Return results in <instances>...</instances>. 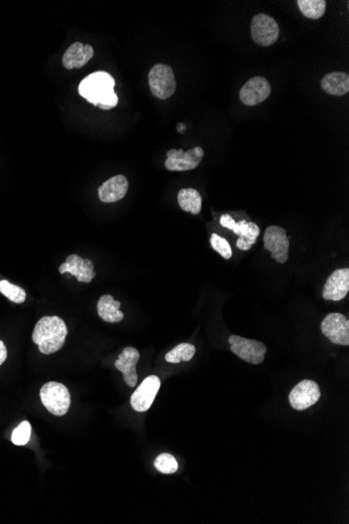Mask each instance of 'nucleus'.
<instances>
[{
	"label": "nucleus",
	"instance_id": "obj_1",
	"mask_svg": "<svg viewBox=\"0 0 349 524\" xmlns=\"http://www.w3.org/2000/svg\"><path fill=\"white\" fill-rule=\"evenodd\" d=\"M115 81L110 73L98 71L80 82L79 93L89 103L104 111L118 106V96L114 91Z\"/></svg>",
	"mask_w": 349,
	"mask_h": 524
},
{
	"label": "nucleus",
	"instance_id": "obj_2",
	"mask_svg": "<svg viewBox=\"0 0 349 524\" xmlns=\"http://www.w3.org/2000/svg\"><path fill=\"white\" fill-rule=\"evenodd\" d=\"M67 333L68 330L62 318L44 317L33 329V341L39 346L42 354L51 355L60 351L64 346Z\"/></svg>",
	"mask_w": 349,
	"mask_h": 524
},
{
	"label": "nucleus",
	"instance_id": "obj_3",
	"mask_svg": "<svg viewBox=\"0 0 349 524\" xmlns=\"http://www.w3.org/2000/svg\"><path fill=\"white\" fill-rule=\"evenodd\" d=\"M42 404L53 416H62L71 407V394L65 385L59 382H48L40 391Z\"/></svg>",
	"mask_w": 349,
	"mask_h": 524
},
{
	"label": "nucleus",
	"instance_id": "obj_4",
	"mask_svg": "<svg viewBox=\"0 0 349 524\" xmlns=\"http://www.w3.org/2000/svg\"><path fill=\"white\" fill-rule=\"evenodd\" d=\"M149 84L152 93L160 100H167L177 88L173 68L169 65L156 64L149 73Z\"/></svg>",
	"mask_w": 349,
	"mask_h": 524
},
{
	"label": "nucleus",
	"instance_id": "obj_5",
	"mask_svg": "<svg viewBox=\"0 0 349 524\" xmlns=\"http://www.w3.org/2000/svg\"><path fill=\"white\" fill-rule=\"evenodd\" d=\"M228 341L231 346L230 349L232 353L247 364H263L265 360L267 346L263 342L247 339L238 335L230 336Z\"/></svg>",
	"mask_w": 349,
	"mask_h": 524
},
{
	"label": "nucleus",
	"instance_id": "obj_6",
	"mask_svg": "<svg viewBox=\"0 0 349 524\" xmlns=\"http://www.w3.org/2000/svg\"><path fill=\"white\" fill-rule=\"evenodd\" d=\"M251 37L261 46H271L279 37L276 20L267 14H259L251 21Z\"/></svg>",
	"mask_w": 349,
	"mask_h": 524
},
{
	"label": "nucleus",
	"instance_id": "obj_7",
	"mask_svg": "<svg viewBox=\"0 0 349 524\" xmlns=\"http://www.w3.org/2000/svg\"><path fill=\"white\" fill-rule=\"evenodd\" d=\"M264 247L272 254L273 259L279 264H285L288 259L290 241L285 228L269 226L264 236Z\"/></svg>",
	"mask_w": 349,
	"mask_h": 524
},
{
	"label": "nucleus",
	"instance_id": "obj_8",
	"mask_svg": "<svg viewBox=\"0 0 349 524\" xmlns=\"http://www.w3.org/2000/svg\"><path fill=\"white\" fill-rule=\"evenodd\" d=\"M204 156V151L201 147H194V149L189 150L187 152L183 150H170L167 153V160H165V168L169 171H189V170L196 169L200 165Z\"/></svg>",
	"mask_w": 349,
	"mask_h": 524
},
{
	"label": "nucleus",
	"instance_id": "obj_9",
	"mask_svg": "<svg viewBox=\"0 0 349 524\" xmlns=\"http://www.w3.org/2000/svg\"><path fill=\"white\" fill-rule=\"evenodd\" d=\"M321 397L319 386L312 380L299 382L288 396L291 406L296 411H306L316 404Z\"/></svg>",
	"mask_w": 349,
	"mask_h": 524
},
{
	"label": "nucleus",
	"instance_id": "obj_10",
	"mask_svg": "<svg viewBox=\"0 0 349 524\" xmlns=\"http://www.w3.org/2000/svg\"><path fill=\"white\" fill-rule=\"evenodd\" d=\"M321 331L333 344L339 346L349 344V322L341 313H330L324 318Z\"/></svg>",
	"mask_w": 349,
	"mask_h": 524
},
{
	"label": "nucleus",
	"instance_id": "obj_11",
	"mask_svg": "<svg viewBox=\"0 0 349 524\" xmlns=\"http://www.w3.org/2000/svg\"><path fill=\"white\" fill-rule=\"evenodd\" d=\"M160 384V379L157 376H149L145 378L132 395L131 405L134 411L137 413H145L149 411L157 396Z\"/></svg>",
	"mask_w": 349,
	"mask_h": 524
},
{
	"label": "nucleus",
	"instance_id": "obj_12",
	"mask_svg": "<svg viewBox=\"0 0 349 524\" xmlns=\"http://www.w3.org/2000/svg\"><path fill=\"white\" fill-rule=\"evenodd\" d=\"M271 95L269 81L264 77L248 80L239 91V98L247 106H255L267 100Z\"/></svg>",
	"mask_w": 349,
	"mask_h": 524
},
{
	"label": "nucleus",
	"instance_id": "obj_13",
	"mask_svg": "<svg viewBox=\"0 0 349 524\" xmlns=\"http://www.w3.org/2000/svg\"><path fill=\"white\" fill-rule=\"evenodd\" d=\"M349 291V269H337L326 281L323 288V299L326 301L339 302L348 295Z\"/></svg>",
	"mask_w": 349,
	"mask_h": 524
},
{
	"label": "nucleus",
	"instance_id": "obj_14",
	"mask_svg": "<svg viewBox=\"0 0 349 524\" xmlns=\"http://www.w3.org/2000/svg\"><path fill=\"white\" fill-rule=\"evenodd\" d=\"M140 354L135 348L127 346L123 349L122 354L118 356L115 361V367L122 371L125 382L130 387H135L137 384L138 376L136 371V364L140 360Z\"/></svg>",
	"mask_w": 349,
	"mask_h": 524
},
{
	"label": "nucleus",
	"instance_id": "obj_15",
	"mask_svg": "<svg viewBox=\"0 0 349 524\" xmlns=\"http://www.w3.org/2000/svg\"><path fill=\"white\" fill-rule=\"evenodd\" d=\"M129 183L126 177L116 175L98 187V197L105 203L118 202L126 196Z\"/></svg>",
	"mask_w": 349,
	"mask_h": 524
},
{
	"label": "nucleus",
	"instance_id": "obj_16",
	"mask_svg": "<svg viewBox=\"0 0 349 524\" xmlns=\"http://www.w3.org/2000/svg\"><path fill=\"white\" fill-rule=\"evenodd\" d=\"M93 55H95V51H93V46H89V44L75 42L65 51L63 56L64 67L69 69V71L80 68L93 59Z\"/></svg>",
	"mask_w": 349,
	"mask_h": 524
},
{
	"label": "nucleus",
	"instance_id": "obj_17",
	"mask_svg": "<svg viewBox=\"0 0 349 524\" xmlns=\"http://www.w3.org/2000/svg\"><path fill=\"white\" fill-rule=\"evenodd\" d=\"M232 232L238 235L239 239L236 241V246L239 250L247 252L251 250L252 246L256 243V240L261 234L259 225L254 222H246L241 220L236 223Z\"/></svg>",
	"mask_w": 349,
	"mask_h": 524
},
{
	"label": "nucleus",
	"instance_id": "obj_18",
	"mask_svg": "<svg viewBox=\"0 0 349 524\" xmlns=\"http://www.w3.org/2000/svg\"><path fill=\"white\" fill-rule=\"evenodd\" d=\"M321 87L328 95L341 96L349 91V76L343 71L328 73L321 81Z\"/></svg>",
	"mask_w": 349,
	"mask_h": 524
},
{
	"label": "nucleus",
	"instance_id": "obj_19",
	"mask_svg": "<svg viewBox=\"0 0 349 524\" xmlns=\"http://www.w3.org/2000/svg\"><path fill=\"white\" fill-rule=\"evenodd\" d=\"M120 308V302L114 301L111 295H104L98 302V317L107 322H120L124 318V313Z\"/></svg>",
	"mask_w": 349,
	"mask_h": 524
},
{
	"label": "nucleus",
	"instance_id": "obj_20",
	"mask_svg": "<svg viewBox=\"0 0 349 524\" xmlns=\"http://www.w3.org/2000/svg\"><path fill=\"white\" fill-rule=\"evenodd\" d=\"M179 207L184 212L198 215L202 210V197L200 192L194 189H181L178 192Z\"/></svg>",
	"mask_w": 349,
	"mask_h": 524
},
{
	"label": "nucleus",
	"instance_id": "obj_21",
	"mask_svg": "<svg viewBox=\"0 0 349 524\" xmlns=\"http://www.w3.org/2000/svg\"><path fill=\"white\" fill-rule=\"evenodd\" d=\"M297 4L302 14L310 19H319L325 13L326 1L324 0H298Z\"/></svg>",
	"mask_w": 349,
	"mask_h": 524
},
{
	"label": "nucleus",
	"instance_id": "obj_22",
	"mask_svg": "<svg viewBox=\"0 0 349 524\" xmlns=\"http://www.w3.org/2000/svg\"><path fill=\"white\" fill-rule=\"evenodd\" d=\"M196 354V348L192 344H181L174 346L165 355V360L169 364H180L182 361H191Z\"/></svg>",
	"mask_w": 349,
	"mask_h": 524
},
{
	"label": "nucleus",
	"instance_id": "obj_23",
	"mask_svg": "<svg viewBox=\"0 0 349 524\" xmlns=\"http://www.w3.org/2000/svg\"><path fill=\"white\" fill-rule=\"evenodd\" d=\"M0 292L15 304H22L26 302V293L19 286L13 285L8 281H0Z\"/></svg>",
	"mask_w": 349,
	"mask_h": 524
},
{
	"label": "nucleus",
	"instance_id": "obj_24",
	"mask_svg": "<svg viewBox=\"0 0 349 524\" xmlns=\"http://www.w3.org/2000/svg\"><path fill=\"white\" fill-rule=\"evenodd\" d=\"M154 466L160 473L173 474L178 470V463L173 456L169 453H162L157 456Z\"/></svg>",
	"mask_w": 349,
	"mask_h": 524
},
{
	"label": "nucleus",
	"instance_id": "obj_25",
	"mask_svg": "<svg viewBox=\"0 0 349 524\" xmlns=\"http://www.w3.org/2000/svg\"><path fill=\"white\" fill-rule=\"evenodd\" d=\"M32 427L28 421H24L14 429L12 433L13 444L16 446H26L30 442Z\"/></svg>",
	"mask_w": 349,
	"mask_h": 524
},
{
	"label": "nucleus",
	"instance_id": "obj_26",
	"mask_svg": "<svg viewBox=\"0 0 349 524\" xmlns=\"http://www.w3.org/2000/svg\"><path fill=\"white\" fill-rule=\"evenodd\" d=\"M210 244L212 247L219 252L224 259L229 260L232 257V250L230 247V244L228 243L227 240L222 238L217 234H212V238H210Z\"/></svg>",
	"mask_w": 349,
	"mask_h": 524
},
{
	"label": "nucleus",
	"instance_id": "obj_27",
	"mask_svg": "<svg viewBox=\"0 0 349 524\" xmlns=\"http://www.w3.org/2000/svg\"><path fill=\"white\" fill-rule=\"evenodd\" d=\"M236 221L229 215H223L220 219V224L223 227L228 228V230H234V225H236Z\"/></svg>",
	"mask_w": 349,
	"mask_h": 524
},
{
	"label": "nucleus",
	"instance_id": "obj_28",
	"mask_svg": "<svg viewBox=\"0 0 349 524\" xmlns=\"http://www.w3.org/2000/svg\"><path fill=\"white\" fill-rule=\"evenodd\" d=\"M6 356H8V351H6V344L0 340V366L6 361Z\"/></svg>",
	"mask_w": 349,
	"mask_h": 524
}]
</instances>
